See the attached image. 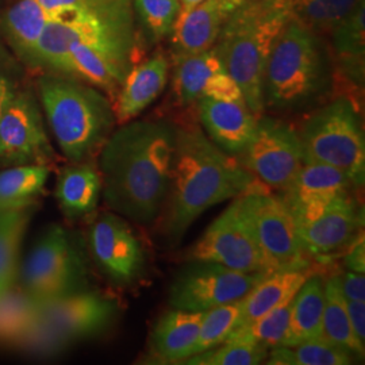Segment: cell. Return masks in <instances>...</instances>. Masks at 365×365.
Masks as SVG:
<instances>
[{"mask_svg":"<svg viewBox=\"0 0 365 365\" xmlns=\"http://www.w3.org/2000/svg\"><path fill=\"white\" fill-rule=\"evenodd\" d=\"M175 125L134 120L111 133L99 152L106 205L131 221H156L170 188Z\"/></svg>","mask_w":365,"mask_h":365,"instance_id":"1","label":"cell"},{"mask_svg":"<svg viewBox=\"0 0 365 365\" xmlns=\"http://www.w3.org/2000/svg\"><path fill=\"white\" fill-rule=\"evenodd\" d=\"M260 188L264 184L196 123H175L170 188L160 212V230L165 241L176 245L207 210Z\"/></svg>","mask_w":365,"mask_h":365,"instance_id":"2","label":"cell"},{"mask_svg":"<svg viewBox=\"0 0 365 365\" xmlns=\"http://www.w3.org/2000/svg\"><path fill=\"white\" fill-rule=\"evenodd\" d=\"M292 18V0H250L229 14L215 46L249 110L264 113L262 83L274 42Z\"/></svg>","mask_w":365,"mask_h":365,"instance_id":"3","label":"cell"},{"mask_svg":"<svg viewBox=\"0 0 365 365\" xmlns=\"http://www.w3.org/2000/svg\"><path fill=\"white\" fill-rule=\"evenodd\" d=\"M37 88L63 155L71 163H86L99 153L117 123L114 106L103 91L53 72L38 78Z\"/></svg>","mask_w":365,"mask_h":365,"instance_id":"4","label":"cell"},{"mask_svg":"<svg viewBox=\"0 0 365 365\" xmlns=\"http://www.w3.org/2000/svg\"><path fill=\"white\" fill-rule=\"evenodd\" d=\"M330 84V60L321 36L291 18L267 61L262 83L264 108H304L324 96Z\"/></svg>","mask_w":365,"mask_h":365,"instance_id":"5","label":"cell"},{"mask_svg":"<svg viewBox=\"0 0 365 365\" xmlns=\"http://www.w3.org/2000/svg\"><path fill=\"white\" fill-rule=\"evenodd\" d=\"M304 163H321L341 170L354 188L365 180V138L359 108L339 96L306 118L299 130Z\"/></svg>","mask_w":365,"mask_h":365,"instance_id":"6","label":"cell"},{"mask_svg":"<svg viewBox=\"0 0 365 365\" xmlns=\"http://www.w3.org/2000/svg\"><path fill=\"white\" fill-rule=\"evenodd\" d=\"M117 313L115 300L98 292L76 291L39 303L37 324L21 346L41 356L56 354L103 331Z\"/></svg>","mask_w":365,"mask_h":365,"instance_id":"7","label":"cell"},{"mask_svg":"<svg viewBox=\"0 0 365 365\" xmlns=\"http://www.w3.org/2000/svg\"><path fill=\"white\" fill-rule=\"evenodd\" d=\"M240 209L268 271L307 269L309 256L300 242L295 220L280 196L268 188L238 196Z\"/></svg>","mask_w":365,"mask_h":365,"instance_id":"8","label":"cell"},{"mask_svg":"<svg viewBox=\"0 0 365 365\" xmlns=\"http://www.w3.org/2000/svg\"><path fill=\"white\" fill-rule=\"evenodd\" d=\"M22 289L38 303L83 289L84 268L60 225H53L29 252L19 271Z\"/></svg>","mask_w":365,"mask_h":365,"instance_id":"9","label":"cell"},{"mask_svg":"<svg viewBox=\"0 0 365 365\" xmlns=\"http://www.w3.org/2000/svg\"><path fill=\"white\" fill-rule=\"evenodd\" d=\"M269 274H245L210 261L188 260L170 289L172 309L207 312L242 299Z\"/></svg>","mask_w":365,"mask_h":365,"instance_id":"10","label":"cell"},{"mask_svg":"<svg viewBox=\"0 0 365 365\" xmlns=\"http://www.w3.org/2000/svg\"><path fill=\"white\" fill-rule=\"evenodd\" d=\"M240 164L267 188L284 191L304 164L298 130L274 117L257 120L256 134L240 155Z\"/></svg>","mask_w":365,"mask_h":365,"instance_id":"11","label":"cell"},{"mask_svg":"<svg viewBox=\"0 0 365 365\" xmlns=\"http://www.w3.org/2000/svg\"><path fill=\"white\" fill-rule=\"evenodd\" d=\"M56 158L34 95L18 88L0 114V168L51 167Z\"/></svg>","mask_w":365,"mask_h":365,"instance_id":"12","label":"cell"},{"mask_svg":"<svg viewBox=\"0 0 365 365\" xmlns=\"http://www.w3.org/2000/svg\"><path fill=\"white\" fill-rule=\"evenodd\" d=\"M187 259L221 264L245 274H271L241 214L238 197L210 225L188 250Z\"/></svg>","mask_w":365,"mask_h":365,"instance_id":"13","label":"cell"},{"mask_svg":"<svg viewBox=\"0 0 365 365\" xmlns=\"http://www.w3.org/2000/svg\"><path fill=\"white\" fill-rule=\"evenodd\" d=\"M88 244L93 260L114 284L130 286L144 272V247L115 214L106 212L92 222Z\"/></svg>","mask_w":365,"mask_h":365,"instance_id":"14","label":"cell"},{"mask_svg":"<svg viewBox=\"0 0 365 365\" xmlns=\"http://www.w3.org/2000/svg\"><path fill=\"white\" fill-rule=\"evenodd\" d=\"M140 57L92 42H73L60 75L78 78L115 99L123 80Z\"/></svg>","mask_w":365,"mask_h":365,"instance_id":"15","label":"cell"},{"mask_svg":"<svg viewBox=\"0 0 365 365\" xmlns=\"http://www.w3.org/2000/svg\"><path fill=\"white\" fill-rule=\"evenodd\" d=\"M360 225V209L351 194H346L331 200L312 220L298 223L297 227L307 256L322 260L349 245Z\"/></svg>","mask_w":365,"mask_h":365,"instance_id":"16","label":"cell"},{"mask_svg":"<svg viewBox=\"0 0 365 365\" xmlns=\"http://www.w3.org/2000/svg\"><path fill=\"white\" fill-rule=\"evenodd\" d=\"M352 184L337 168L321 163H304L280 197L295 223L309 221L339 196L351 194Z\"/></svg>","mask_w":365,"mask_h":365,"instance_id":"17","label":"cell"},{"mask_svg":"<svg viewBox=\"0 0 365 365\" xmlns=\"http://www.w3.org/2000/svg\"><path fill=\"white\" fill-rule=\"evenodd\" d=\"M200 123L210 140L230 156H240L256 134L257 120L247 103L200 98L197 102Z\"/></svg>","mask_w":365,"mask_h":365,"instance_id":"18","label":"cell"},{"mask_svg":"<svg viewBox=\"0 0 365 365\" xmlns=\"http://www.w3.org/2000/svg\"><path fill=\"white\" fill-rule=\"evenodd\" d=\"M168 78L170 61L163 53L133 66L114 99L118 123L130 122L152 105L165 90Z\"/></svg>","mask_w":365,"mask_h":365,"instance_id":"19","label":"cell"},{"mask_svg":"<svg viewBox=\"0 0 365 365\" xmlns=\"http://www.w3.org/2000/svg\"><path fill=\"white\" fill-rule=\"evenodd\" d=\"M51 19L87 22L118 34L135 36L134 0H37Z\"/></svg>","mask_w":365,"mask_h":365,"instance_id":"20","label":"cell"},{"mask_svg":"<svg viewBox=\"0 0 365 365\" xmlns=\"http://www.w3.org/2000/svg\"><path fill=\"white\" fill-rule=\"evenodd\" d=\"M226 16L221 0H205L190 13L179 16L170 34L172 57L211 49L218 41Z\"/></svg>","mask_w":365,"mask_h":365,"instance_id":"21","label":"cell"},{"mask_svg":"<svg viewBox=\"0 0 365 365\" xmlns=\"http://www.w3.org/2000/svg\"><path fill=\"white\" fill-rule=\"evenodd\" d=\"M205 312L172 309L164 314L153 329L152 349L163 363H182L194 354L200 322Z\"/></svg>","mask_w":365,"mask_h":365,"instance_id":"22","label":"cell"},{"mask_svg":"<svg viewBox=\"0 0 365 365\" xmlns=\"http://www.w3.org/2000/svg\"><path fill=\"white\" fill-rule=\"evenodd\" d=\"M325 287L324 279L310 274L295 294L282 346H297L303 342L324 337Z\"/></svg>","mask_w":365,"mask_h":365,"instance_id":"23","label":"cell"},{"mask_svg":"<svg viewBox=\"0 0 365 365\" xmlns=\"http://www.w3.org/2000/svg\"><path fill=\"white\" fill-rule=\"evenodd\" d=\"M310 274L309 268L276 271L268 274L240 300L241 312L237 327L252 322L294 299L295 294Z\"/></svg>","mask_w":365,"mask_h":365,"instance_id":"24","label":"cell"},{"mask_svg":"<svg viewBox=\"0 0 365 365\" xmlns=\"http://www.w3.org/2000/svg\"><path fill=\"white\" fill-rule=\"evenodd\" d=\"M102 194L99 170L86 163H72L60 172L56 197L68 218H81L96 209Z\"/></svg>","mask_w":365,"mask_h":365,"instance_id":"25","label":"cell"},{"mask_svg":"<svg viewBox=\"0 0 365 365\" xmlns=\"http://www.w3.org/2000/svg\"><path fill=\"white\" fill-rule=\"evenodd\" d=\"M172 90L179 106L196 103L214 75L226 71L221 54L212 46L206 52L173 58Z\"/></svg>","mask_w":365,"mask_h":365,"instance_id":"26","label":"cell"},{"mask_svg":"<svg viewBox=\"0 0 365 365\" xmlns=\"http://www.w3.org/2000/svg\"><path fill=\"white\" fill-rule=\"evenodd\" d=\"M51 15L37 0H18L3 19V27L16 53L29 63Z\"/></svg>","mask_w":365,"mask_h":365,"instance_id":"27","label":"cell"},{"mask_svg":"<svg viewBox=\"0 0 365 365\" xmlns=\"http://www.w3.org/2000/svg\"><path fill=\"white\" fill-rule=\"evenodd\" d=\"M49 175L51 167L46 165H16L0 170V212L36 206Z\"/></svg>","mask_w":365,"mask_h":365,"instance_id":"28","label":"cell"},{"mask_svg":"<svg viewBox=\"0 0 365 365\" xmlns=\"http://www.w3.org/2000/svg\"><path fill=\"white\" fill-rule=\"evenodd\" d=\"M325 287V309H324V337L331 344L352 353L357 357H364V344L356 339L353 333L346 299L339 284V274L324 280Z\"/></svg>","mask_w":365,"mask_h":365,"instance_id":"29","label":"cell"},{"mask_svg":"<svg viewBox=\"0 0 365 365\" xmlns=\"http://www.w3.org/2000/svg\"><path fill=\"white\" fill-rule=\"evenodd\" d=\"M34 209L36 206L0 212V295L14 287L19 249Z\"/></svg>","mask_w":365,"mask_h":365,"instance_id":"30","label":"cell"},{"mask_svg":"<svg viewBox=\"0 0 365 365\" xmlns=\"http://www.w3.org/2000/svg\"><path fill=\"white\" fill-rule=\"evenodd\" d=\"M39 303L14 288L0 295V344L22 345L38 319Z\"/></svg>","mask_w":365,"mask_h":365,"instance_id":"31","label":"cell"},{"mask_svg":"<svg viewBox=\"0 0 365 365\" xmlns=\"http://www.w3.org/2000/svg\"><path fill=\"white\" fill-rule=\"evenodd\" d=\"M334 49L346 73L357 83L363 78L365 51V3L349 14L333 31Z\"/></svg>","mask_w":365,"mask_h":365,"instance_id":"32","label":"cell"},{"mask_svg":"<svg viewBox=\"0 0 365 365\" xmlns=\"http://www.w3.org/2000/svg\"><path fill=\"white\" fill-rule=\"evenodd\" d=\"M352 353L322 337L303 342L297 346H274L269 349L265 364L346 365L352 364Z\"/></svg>","mask_w":365,"mask_h":365,"instance_id":"33","label":"cell"},{"mask_svg":"<svg viewBox=\"0 0 365 365\" xmlns=\"http://www.w3.org/2000/svg\"><path fill=\"white\" fill-rule=\"evenodd\" d=\"M361 0H292V18L321 36L331 33Z\"/></svg>","mask_w":365,"mask_h":365,"instance_id":"34","label":"cell"},{"mask_svg":"<svg viewBox=\"0 0 365 365\" xmlns=\"http://www.w3.org/2000/svg\"><path fill=\"white\" fill-rule=\"evenodd\" d=\"M292 300L252 322L237 327L225 342H255L267 346L268 349L280 345L287 331Z\"/></svg>","mask_w":365,"mask_h":365,"instance_id":"35","label":"cell"},{"mask_svg":"<svg viewBox=\"0 0 365 365\" xmlns=\"http://www.w3.org/2000/svg\"><path fill=\"white\" fill-rule=\"evenodd\" d=\"M180 14V0H134V15L150 42L170 37Z\"/></svg>","mask_w":365,"mask_h":365,"instance_id":"36","label":"cell"},{"mask_svg":"<svg viewBox=\"0 0 365 365\" xmlns=\"http://www.w3.org/2000/svg\"><path fill=\"white\" fill-rule=\"evenodd\" d=\"M269 349L255 342H223L206 352L197 353L184 364L190 365H257L265 363Z\"/></svg>","mask_w":365,"mask_h":365,"instance_id":"37","label":"cell"},{"mask_svg":"<svg viewBox=\"0 0 365 365\" xmlns=\"http://www.w3.org/2000/svg\"><path fill=\"white\" fill-rule=\"evenodd\" d=\"M240 312V300L205 312L200 322V330L194 348V354L206 352L223 344L237 327Z\"/></svg>","mask_w":365,"mask_h":365,"instance_id":"38","label":"cell"},{"mask_svg":"<svg viewBox=\"0 0 365 365\" xmlns=\"http://www.w3.org/2000/svg\"><path fill=\"white\" fill-rule=\"evenodd\" d=\"M203 96L217 99V101L245 103V99H244V95H242L240 86L237 84L235 78L229 75L227 71H222L210 78V81L203 91Z\"/></svg>","mask_w":365,"mask_h":365,"instance_id":"39","label":"cell"},{"mask_svg":"<svg viewBox=\"0 0 365 365\" xmlns=\"http://www.w3.org/2000/svg\"><path fill=\"white\" fill-rule=\"evenodd\" d=\"M339 284L345 299L365 302L364 274L348 271L344 274H339Z\"/></svg>","mask_w":365,"mask_h":365,"instance_id":"40","label":"cell"},{"mask_svg":"<svg viewBox=\"0 0 365 365\" xmlns=\"http://www.w3.org/2000/svg\"><path fill=\"white\" fill-rule=\"evenodd\" d=\"M352 245L349 247L348 253L344 257V264L345 267L352 271V272H357V274H364L365 271V260H364V235L361 232L360 237L356 235L353 238Z\"/></svg>","mask_w":365,"mask_h":365,"instance_id":"41","label":"cell"},{"mask_svg":"<svg viewBox=\"0 0 365 365\" xmlns=\"http://www.w3.org/2000/svg\"><path fill=\"white\" fill-rule=\"evenodd\" d=\"M351 325L356 339L361 344L365 342V302L346 300Z\"/></svg>","mask_w":365,"mask_h":365,"instance_id":"42","label":"cell"},{"mask_svg":"<svg viewBox=\"0 0 365 365\" xmlns=\"http://www.w3.org/2000/svg\"><path fill=\"white\" fill-rule=\"evenodd\" d=\"M19 87L11 75V72L0 66V114L7 103V101L11 98V95Z\"/></svg>","mask_w":365,"mask_h":365,"instance_id":"43","label":"cell"},{"mask_svg":"<svg viewBox=\"0 0 365 365\" xmlns=\"http://www.w3.org/2000/svg\"><path fill=\"white\" fill-rule=\"evenodd\" d=\"M205 0H180V14L179 16H182L187 13H190L196 6H199Z\"/></svg>","mask_w":365,"mask_h":365,"instance_id":"44","label":"cell"},{"mask_svg":"<svg viewBox=\"0 0 365 365\" xmlns=\"http://www.w3.org/2000/svg\"><path fill=\"white\" fill-rule=\"evenodd\" d=\"M248 1H250V0H226V1L222 4V9H223L225 13L229 15L235 9L240 7V6L244 4V3H248Z\"/></svg>","mask_w":365,"mask_h":365,"instance_id":"45","label":"cell"},{"mask_svg":"<svg viewBox=\"0 0 365 365\" xmlns=\"http://www.w3.org/2000/svg\"><path fill=\"white\" fill-rule=\"evenodd\" d=\"M225 1H226V0H221V4H223V3H225Z\"/></svg>","mask_w":365,"mask_h":365,"instance_id":"46","label":"cell"}]
</instances>
